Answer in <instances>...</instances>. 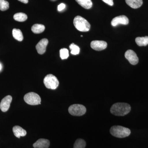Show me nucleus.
<instances>
[{
	"label": "nucleus",
	"mask_w": 148,
	"mask_h": 148,
	"mask_svg": "<svg viewBox=\"0 0 148 148\" xmlns=\"http://www.w3.org/2000/svg\"><path fill=\"white\" fill-rule=\"evenodd\" d=\"M2 69V66L1 65V64H0V71H1V69Z\"/></svg>",
	"instance_id": "27"
},
{
	"label": "nucleus",
	"mask_w": 148,
	"mask_h": 148,
	"mask_svg": "<svg viewBox=\"0 0 148 148\" xmlns=\"http://www.w3.org/2000/svg\"><path fill=\"white\" fill-rule=\"evenodd\" d=\"M86 146V143L84 140L78 139L76 140L74 143L73 148H85Z\"/></svg>",
	"instance_id": "20"
},
{
	"label": "nucleus",
	"mask_w": 148,
	"mask_h": 148,
	"mask_svg": "<svg viewBox=\"0 0 148 148\" xmlns=\"http://www.w3.org/2000/svg\"><path fill=\"white\" fill-rule=\"evenodd\" d=\"M71 50V53L73 55H77L79 53L80 49L78 46L75 45L74 43H72L69 46Z\"/></svg>",
	"instance_id": "21"
},
{
	"label": "nucleus",
	"mask_w": 148,
	"mask_h": 148,
	"mask_svg": "<svg viewBox=\"0 0 148 148\" xmlns=\"http://www.w3.org/2000/svg\"><path fill=\"white\" fill-rule=\"evenodd\" d=\"M110 132L114 137L122 138L129 136L131 133V131L127 127L120 125H114L111 127Z\"/></svg>",
	"instance_id": "2"
},
{
	"label": "nucleus",
	"mask_w": 148,
	"mask_h": 148,
	"mask_svg": "<svg viewBox=\"0 0 148 148\" xmlns=\"http://www.w3.org/2000/svg\"><path fill=\"white\" fill-rule=\"evenodd\" d=\"M48 44V40L46 38L42 39L39 42L36 47V49L39 54H42L45 53Z\"/></svg>",
	"instance_id": "11"
},
{
	"label": "nucleus",
	"mask_w": 148,
	"mask_h": 148,
	"mask_svg": "<svg viewBox=\"0 0 148 148\" xmlns=\"http://www.w3.org/2000/svg\"><path fill=\"white\" fill-rule=\"evenodd\" d=\"M126 3L132 8H139L143 4V0H125Z\"/></svg>",
	"instance_id": "14"
},
{
	"label": "nucleus",
	"mask_w": 148,
	"mask_h": 148,
	"mask_svg": "<svg viewBox=\"0 0 148 148\" xmlns=\"http://www.w3.org/2000/svg\"><path fill=\"white\" fill-rule=\"evenodd\" d=\"M86 109L83 105L74 104L69 107V113L74 116H82L86 112Z\"/></svg>",
	"instance_id": "5"
},
{
	"label": "nucleus",
	"mask_w": 148,
	"mask_h": 148,
	"mask_svg": "<svg viewBox=\"0 0 148 148\" xmlns=\"http://www.w3.org/2000/svg\"><path fill=\"white\" fill-rule=\"evenodd\" d=\"M43 82L46 87L52 90L56 89L59 84V81L56 77L52 74H49L46 76Z\"/></svg>",
	"instance_id": "4"
},
{
	"label": "nucleus",
	"mask_w": 148,
	"mask_h": 148,
	"mask_svg": "<svg viewBox=\"0 0 148 148\" xmlns=\"http://www.w3.org/2000/svg\"><path fill=\"white\" fill-rule=\"evenodd\" d=\"M12 130L15 137L18 138H20V137H24L27 135V131L18 125L14 126L12 128Z\"/></svg>",
	"instance_id": "13"
},
{
	"label": "nucleus",
	"mask_w": 148,
	"mask_h": 148,
	"mask_svg": "<svg viewBox=\"0 0 148 148\" xmlns=\"http://www.w3.org/2000/svg\"><path fill=\"white\" fill-rule=\"evenodd\" d=\"M125 56L132 65H136L139 62V58L136 53L133 50L130 49L127 50L125 53Z\"/></svg>",
	"instance_id": "7"
},
{
	"label": "nucleus",
	"mask_w": 148,
	"mask_h": 148,
	"mask_svg": "<svg viewBox=\"0 0 148 148\" xmlns=\"http://www.w3.org/2000/svg\"><path fill=\"white\" fill-rule=\"evenodd\" d=\"M65 8H66V5H65V4H60L59 5H58V10L59 11H61L63 10L64 9H65Z\"/></svg>",
	"instance_id": "24"
},
{
	"label": "nucleus",
	"mask_w": 148,
	"mask_h": 148,
	"mask_svg": "<svg viewBox=\"0 0 148 148\" xmlns=\"http://www.w3.org/2000/svg\"><path fill=\"white\" fill-rule=\"evenodd\" d=\"M12 101V97L8 95L3 98L0 103V109L3 112H7L10 107V103Z\"/></svg>",
	"instance_id": "8"
},
{
	"label": "nucleus",
	"mask_w": 148,
	"mask_h": 148,
	"mask_svg": "<svg viewBox=\"0 0 148 148\" xmlns=\"http://www.w3.org/2000/svg\"><path fill=\"white\" fill-rule=\"evenodd\" d=\"M45 30L44 25L41 24H35L32 27V31L36 34H41Z\"/></svg>",
	"instance_id": "16"
},
{
	"label": "nucleus",
	"mask_w": 148,
	"mask_h": 148,
	"mask_svg": "<svg viewBox=\"0 0 148 148\" xmlns=\"http://www.w3.org/2000/svg\"><path fill=\"white\" fill-rule=\"evenodd\" d=\"M9 8V3L5 0H0V10L4 11Z\"/></svg>",
	"instance_id": "22"
},
{
	"label": "nucleus",
	"mask_w": 148,
	"mask_h": 148,
	"mask_svg": "<svg viewBox=\"0 0 148 148\" xmlns=\"http://www.w3.org/2000/svg\"><path fill=\"white\" fill-rule=\"evenodd\" d=\"M79 4L86 9L92 7V3L91 0H75Z\"/></svg>",
	"instance_id": "15"
},
{
	"label": "nucleus",
	"mask_w": 148,
	"mask_h": 148,
	"mask_svg": "<svg viewBox=\"0 0 148 148\" xmlns=\"http://www.w3.org/2000/svg\"><path fill=\"white\" fill-rule=\"evenodd\" d=\"M14 19L16 21L19 22H23L27 20V14L22 12L17 13L14 14L13 16Z\"/></svg>",
	"instance_id": "19"
},
{
	"label": "nucleus",
	"mask_w": 148,
	"mask_h": 148,
	"mask_svg": "<svg viewBox=\"0 0 148 148\" xmlns=\"http://www.w3.org/2000/svg\"><path fill=\"white\" fill-rule=\"evenodd\" d=\"M19 1L21 2L27 4L28 3L29 1L28 0H18Z\"/></svg>",
	"instance_id": "26"
},
{
	"label": "nucleus",
	"mask_w": 148,
	"mask_h": 148,
	"mask_svg": "<svg viewBox=\"0 0 148 148\" xmlns=\"http://www.w3.org/2000/svg\"><path fill=\"white\" fill-rule=\"evenodd\" d=\"M129 23V19L125 15H121L115 17L111 22V24L113 27H116L118 24L127 25Z\"/></svg>",
	"instance_id": "9"
},
{
	"label": "nucleus",
	"mask_w": 148,
	"mask_h": 148,
	"mask_svg": "<svg viewBox=\"0 0 148 148\" xmlns=\"http://www.w3.org/2000/svg\"><path fill=\"white\" fill-rule=\"evenodd\" d=\"M107 43L104 41L94 40L91 42L90 47L92 49L96 51H101L106 49Z\"/></svg>",
	"instance_id": "10"
},
{
	"label": "nucleus",
	"mask_w": 148,
	"mask_h": 148,
	"mask_svg": "<svg viewBox=\"0 0 148 148\" xmlns=\"http://www.w3.org/2000/svg\"><path fill=\"white\" fill-rule=\"evenodd\" d=\"M130 110V105L124 103H115L110 109L111 113L117 116H124L129 113Z\"/></svg>",
	"instance_id": "1"
},
{
	"label": "nucleus",
	"mask_w": 148,
	"mask_h": 148,
	"mask_svg": "<svg viewBox=\"0 0 148 148\" xmlns=\"http://www.w3.org/2000/svg\"><path fill=\"white\" fill-rule=\"evenodd\" d=\"M135 42L139 46H146L148 45V36L138 37L135 39Z\"/></svg>",
	"instance_id": "18"
},
{
	"label": "nucleus",
	"mask_w": 148,
	"mask_h": 148,
	"mask_svg": "<svg viewBox=\"0 0 148 148\" xmlns=\"http://www.w3.org/2000/svg\"><path fill=\"white\" fill-rule=\"evenodd\" d=\"M60 54L61 59H67L69 57V50L66 48L61 49L60 51Z\"/></svg>",
	"instance_id": "23"
},
{
	"label": "nucleus",
	"mask_w": 148,
	"mask_h": 148,
	"mask_svg": "<svg viewBox=\"0 0 148 148\" xmlns=\"http://www.w3.org/2000/svg\"><path fill=\"white\" fill-rule=\"evenodd\" d=\"M73 24L75 27L80 32H87L90 30V25L89 22L82 16H77L75 17Z\"/></svg>",
	"instance_id": "3"
},
{
	"label": "nucleus",
	"mask_w": 148,
	"mask_h": 148,
	"mask_svg": "<svg viewBox=\"0 0 148 148\" xmlns=\"http://www.w3.org/2000/svg\"><path fill=\"white\" fill-rule=\"evenodd\" d=\"M12 36L15 39L18 41H22L24 39L23 34L20 29H14L12 30Z\"/></svg>",
	"instance_id": "17"
},
{
	"label": "nucleus",
	"mask_w": 148,
	"mask_h": 148,
	"mask_svg": "<svg viewBox=\"0 0 148 148\" xmlns=\"http://www.w3.org/2000/svg\"><path fill=\"white\" fill-rule=\"evenodd\" d=\"M25 102L32 106L41 104V98L39 95L34 92H29L24 96Z\"/></svg>",
	"instance_id": "6"
},
{
	"label": "nucleus",
	"mask_w": 148,
	"mask_h": 148,
	"mask_svg": "<svg viewBox=\"0 0 148 148\" xmlns=\"http://www.w3.org/2000/svg\"><path fill=\"white\" fill-rule=\"evenodd\" d=\"M50 145V142L47 139H40L33 144L35 148H48Z\"/></svg>",
	"instance_id": "12"
},
{
	"label": "nucleus",
	"mask_w": 148,
	"mask_h": 148,
	"mask_svg": "<svg viewBox=\"0 0 148 148\" xmlns=\"http://www.w3.org/2000/svg\"><path fill=\"white\" fill-rule=\"evenodd\" d=\"M81 36L83 37V36H82H82Z\"/></svg>",
	"instance_id": "28"
},
{
	"label": "nucleus",
	"mask_w": 148,
	"mask_h": 148,
	"mask_svg": "<svg viewBox=\"0 0 148 148\" xmlns=\"http://www.w3.org/2000/svg\"><path fill=\"white\" fill-rule=\"evenodd\" d=\"M103 2L108 4L110 6H113L114 5L113 1V0H102Z\"/></svg>",
	"instance_id": "25"
}]
</instances>
